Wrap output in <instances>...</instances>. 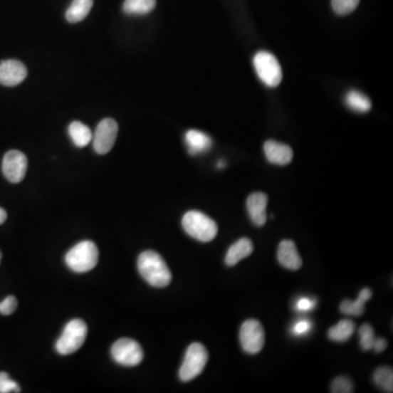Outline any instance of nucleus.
Wrapping results in <instances>:
<instances>
[{
	"mask_svg": "<svg viewBox=\"0 0 393 393\" xmlns=\"http://www.w3.org/2000/svg\"><path fill=\"white\" fill-rule=\"evenodd\" d=\"M138 270L145 281L154 288H167L172 273L161 255L153 251H143L138 258Z\"/></svg>",
	"mask_w": 393,
	"mask_h": 393,
	"instance_id": "nucleus-1",
	"label": "nucleus"
},
{
	"mask_svg": "<svg viewBox=\"0 0 393 393\" xmlns=\"http://www.w3.org/2000/svg\"><path fill=\"white\" fill-rule=\"evenodd\" d=\"M98 246L93 241H83L67 253L65 261L75 273H87L98 265Z\"/></svg>",
	"mask_w": 393,
	"mask_h": 393,
	"instance_id": "nucleus-2",
	"label": "nucleus"
},
{
	"mask_svg": "<svg viewBox=\"0 0 393 393\" xmlns=\"http://www.w3.org/2000/svg\"><path fill=\"white\" fill-rule=\"evenodd\" d=\"M182 224L190 237L202 243H209L218 235L216 223L199 211H189L186 213Z\"/></svg>",
	"mask_w": 393,
	"mask_h": 393,
	"instance_id": "nucleus-3",
	"label": "nucleus"
},
{
	"mask_svg": "<svg viewBox=\"0 0 393 393\" xmlns=\"http://www.w3.org/2000/svg\"><path fill=\"white\" fill-rule=\"evenodd\" d=\"M88 327L81 319H73L66 325L56 342V351L61 355H69L79 351L87 339Z\"/></svg>",
	"mask_w": 393,
	"mask_h": 393,
	"instance_id": "nucleus-4",
	"label": "nucleus"
},
{
	"mask_svg": "<svg viewBox=\"0 0 393 393\" xmlns=\"http://www.w3.org/2000/svg\"><path fill=\"white\" fill-rule=\"evenodd\" d=\"M208 351L204 345L198 342L190 344L178 372L179 379L184 382H192L196 377L199 376L208 363Z\"/></svg>",
	"mask_w": 393,
	"mask_h": 393,
	"instance_id": "nucleus-5",
	"label": "nucleus"
},
{
	"mask_svg": "<svg viewBox=\"0 0 393 393\" xmlns=\"http://www.w3.org/2000/svg\"><path fill=\"white\" fill-rule=\"evenodd\" d=\"M253 67L258 77L267 87H278L282 81L281 66L271 53L258 52L253 57Z\"/></svg>",
	"mask_w": 393,
	"mask_h": 393,
	"instance_id": "nucleus-6",
	"label": "nucleus"
},
{
	"mask_svg": "<svg viewBox=\"0 0 393 393\" xmlns=\"http://www.w3.org/2000/svg\"><path fill=\"white\" fill-rule=\"evenodd\" d=\"M110 353L116 363L127 367L139 365L143 360V351L140 344L128 337H122L115 342Z\"/></svg>",
	"mask_w": 393,
	"mask_h": 393,
	"instance_id": "nucleus-7",
	"label": "nucleus"
},
{
	"mask_svg": "<svg viewBox=\"0 0 393 393\" xmlns=\"http://www.w3.org/2000/svg\"><path fill=\"white\" fill-rule=\"evenodd\" d=\"M239 341L241 347L247 354H258L265 345V329L255 319L246 320L239 330Z\"/></svg>",
	"mask_w": 393,
	"mask_h": 393,
	"instance_id": "nucleus-8",
	"label": "nucleus"
},
{
	"mask_svg": "<svg viewBox=\"0 0 393 393\" xmlns=\"http://www.w3.org/2000/svg\"><path fill=\"white\" fill-rule=\"evenodd\" d=\"M118 125L112 118H105L96 127L94 132L93 147L98 154H106L112 150L117 139Z\"/></svg>",
	"mask_w": 393,
	"mask_h": 393,
	"instance_id": "nucleus-9",
	"label": "nucleus"
},
{
	"mask_svg": "<svg viewBox=\"0 0 393 393\" xmlns=\"http://www.w3.org/2000/svg\"><path fill=\"white\" fill-rule=\"evenodd\" d=\"M28 171V159L21 151L11 150L3 159V173L10 183H21Z\"/></svg>",
	"mask_w": 393,
	"mask_h": 393,
	"instance_id": "nucleus-10",
	"label": "nucleus"
},
{
	"mask_svg": "<svg viewBox=\"0 0 393 393\" xmlns=\"http://www.w3.org/2000/svg\"><path fill=\"white\" fill-rule=\"evenodd\" d=\"M26 75L28 70L21 61L9 59L0 63V85L16 87L24 81Z\"/></svg>",
	"mask_w": 393,
	"mask_h": 393,
	"instance_id": "nucleus-11",
	"label": "nucleus"
},
{
	"mask_svg": "<svg viewBox=\"0 0 393 393\" xmlns=\"http://www.w3.org/2000/svg\"><path fill=\"white\" fill-rule=\"evenodd\" d=\"M268 196L263 192H253L247 198V211L253 224L261 227L267 222Z\"/></svg>",
	"mask_w": 393,
	"mask_h": 393,
	"instance_id": "nucleus-12",
	"label": "nucleus"
},
{
	"mask_svg": "<svg viewBox=\"0 0 393 393\" xmlns=\"http://www.w3.org/2000/svg\"><path fill=\"white\" fill-rule=\"evenodd\" d=\"M278 260L282 267L293 271L300 269L303 266V260L298 253L296 245L290 239L282 241L278 245Z\"/></svg>",
	"mask_w": 393,
	"mask_h": 393,
	"instance_id": "nucleus-13",
	"label": "nucleus"
},
{
	"mask_svg": "<svg viewBox=\"0 0 393 393\" xmlns=\"http://www.w3.org/2000/svg\"><path fill=\"white\" fill-rule=\"evenodd\" d=\"M263 150H265L266 157L270 163L281 165V167L290 164L294 157L290 147L278 142V141H267L263 147Z\"/></svg>",
	"mask_w": 393,
	"mask_h": 393,
	"instance_id": "nucleus-14",
	"label": "nucleus"
},
{
	"mask_svg": "<svg viewBox=\"0 0 393 393\" xmlns=\"http://www.w3.org/2000/svg\"><path fill=\"white\" fill-rule=\"evenodd\" d=\"M253 241L249 239H241L233 243L227 251L225 256V263L229 267L237 265L241 260L249 257L253 253Z\"/></svg>",
	"mask_w": 393,
	"mask_h": 393,
	"instance_id": "nucleus-15",
	"label": "nucleus"
},
{
	"mask_svg": "<svg viewBox=\"0 0 393 393\" xmlns=\"http://www.w3.org/2000/svg\"><path fill=\"white\" fill-rule=\"evenodd\" d=\"M186 145L190 154L206 152L212 145V140L208 135L199 130H188L185 136Z\"/></svg>",
	"mask_w": 393,
	"mask_h": 393,
	"instance_id": "nucleus-16",
	"label": "nucleus"
},
{
	"mask_svg": "<svg viewBox=\"0 0 393 393\" xmlns=\"http://www.w3.org/2000/svg\"><path fill=\"white\" fill-rule=\"evenodd\" d=\"M372 298V292L370 288H364L360 290L357 300H343L340 305V310L342 314L349 315V316H362L365 311V304L367 300Z\"/></svg>",
	"mask_w": 393,
	"mask_h": 393,
	"instance_id": "nucleus-17",
	"label": "nucleus"
},
{
	"mask_svg": "<svg viewBox=\"0 0 393 393\" xmlns=\"http://www.w3.org/2000/svg\"><path fill=\"white\" fill-rule=\"evenodd\" d=\"M93 0H73L66 11V19L70 23H78L85 20L91 11Z\"/></svg>",
	"mask_w": 393,
	"mask_h": 393,
	"instance_id": "nucleus-18",
	"label": "nucleus"
},
{
	"mask_svg": "<svg viewBox=\"0 0 393 393\" xmlns=\"http://www.w3.org/2000/svg\"><path fill=\"white\" fill-rule=\"evenodd\" d=\"M68 132L73 145L78 147H87L93 138L91 129L81 122H71L69 125Z\"/></svg>",
	"mask_w": 393,
	"mask_h": 393,
	"instance_id": "nucleus-19",
	"label": "nucleus"
},
{
	"mask_svg": "<svg viewBox=\"0 0 393 393\" xmlns=\"http://www.w3.org/2000/svg\"><path fill=\"white\" fill-rule=\"evenodd\" d=\"M354 331L355 323L349 319H343L330 328V330L328 331V337L335 342H345L353 335Z\"/></svg>",
	"mask_w": 393,
	"mask_h": 393,
	"instance_id": "nucleus-20",
	"label": "nucleus"
},
{
	"mask_svg": "<svg viewBox=\"0 0 393 393\" xmlns=\"http://www.w3.org/2000/svg\"><path fill=\"white\" fill-rule=\"evenodd\" d=\"M155 5H157V0H125L122 9L125 14L141 16L152 11Z\"/></svg>",
	"mask_w": 393,
	"mask_h": 393,
	"instance_id": "nucleus-21",
	"label": "nucleus"
},
{
	"mask_svg": "<svg viewBox=\"0 0 393 393\" xmlns=\"http://www.w3.org/2000/svg\"><path fill=\"white\" fill-rule=\"evenodd\" d=\"M345 103L352 110L358 112H366L372 108V102L365 94L352 90L345 96Z\"/></svg>",
	"mask_w": 393,
	"mask_h": 393,
	"instance_id": "nucleus-22",
	"label": "nucleus"
},
{
	"mask_svg": "<svg viewBox=\"0 0 393 393\" xmlns=\"http://www.w3.org/2000/svg\"><path fill=\"white\" fill-rule=\"evenodd\" d=\"M374 382L382 388L384 392L393 391V372L392 368L382 366L374 372Z\"/></svg>",
	"mask_w": 393,
	"mask_h": 393,
	"instance_id": "nucleus-23",
	"label": "nucleus"
},
{
	"mask_svg": "<svg viewBox=\"0 0 393 393\" xmlns=\"http://www.w3.org/2000/svg\"><path fill=\"white\" fill-rule=\"evenodd\" d=\"M374 328L370 323H365L360 328V347L364 351H370L374 347Z\"/></svg>",
	"mask_w": 393,
	"mask_h": 393,
	"instance_id": "nucleus-24",
	"label": "nucleus"
},
{
	"mask_svg": "<svg viewBox=\"0 0 393 393\" xmlns=\"http://www.w3.org/2000/svg\"><path fill=\"white\" fill-rule=\"evenodd\" d=\"M360 0H331L333 11L340 16L351 14L357 8Z\"/></svg>",
	"mask_w": 393,
	"mask_h": 393,
	"instance_id": "nucleus-25",
	"label": "nucleus"
},
{
	"mask_svg": "<svg viewBox=\"0 0 393 393\" xmlns=\"http://www.w3.org/2000/svg\"><path fill=\"white\" fill-rule=\"evenodd\" d=\"M332 393H351L354 391V384L347 377H337L331 384Z\"/></svg>",
	"mask_w": 393,
	"mask_h": 393,
	"instance_id": "nucleus-26",
	"label": "nucleus"
},
{
	"mask_svg": "<svg viewBox=\"0 0 393 393\" xmlns=\"http://www.w3.org/2000/svg\"><path fill=\"white\" fill-rule=\"evenodd\" d=\"M21 388L5 372H0V393L20 392Z\"/></svg>",
	"mask_w": 393,
	"mask_h": 393,
	"instance_id": "nucleus-27",
	"label": "nucleus"
},
{
	"mask_svg": "<svg viewBox=\"0 0 393 393\" xmlns=\"http://www.w3.org/2000/svg\"><path fill=\"white\" fill-rule=\"evenodd\" d=\"M16 307H18V300L14 296L10 295L3 302H0V314L4 316H10L16 311Z\"/></svg>",
	"mask_w": 393,
	"mask_h": 393,
	"instance_id": "nucleus-28",
	"label": "nucleus"
},
{
	"mask_svg": "<svg viewBox=\"0 0 393 393\" xmlns=\"http://www.w3.org/2000/svg\"><path fill=\"white\" fill-rule=\"evenodd\" d=\"M311 323L308 320H300L293 327V332L296 335H305L310 330Z\"/></svg>",
	"mask_w": 393,
	"mask_h": 393,
	"instance_id": "nucleus-29",
	"label": "nucleus"
},
{
	"mask_svg": "<svg viewBox=\"0 0 393 393\" xmlns=\"http://www.w3.org/2000/svg\"><path fill=\"white\" fill-rule=\"evenodd\" d=\"M315 306V302L314 300H309V298H300V300H298V304H296V308L298 309V310H310V309L314 308Z\"/></svg>",
	"mask_w": 393,
	"mask_h": 393,
	"instance_id": "nucleus-30",
	"label": "nucleus"
},
{
	"mask_svg": "<svg viewBox=\"0 0 393 393\" xmlns=\"http://www.w3.org/2000/svg\"><path fill=\"white\" fill-rule=\"evenodd\" d=\"M387 347H388V342H387L386 339H384V337H378V339H377L376 337L372 349H374L377 353H382V352H384V350L387 349Z\"/></svg>",
	"mask_w": 393,
	"mask_h": 393,
	"instance_id": "nucleus-31",
	"label": "nucleus"
},
{
	"mask_svg": "<svg viewBox=\"0 0 393 393\" xmlns=\"http://www.w3.org/2000/svg\"><path fill=\"white\" fill-rule=\"evenodd\" d=\"M6 220H7V212H6L5 209L0 208V225L5 223Z\"/></svg>",
	"mask_w": 393,
	"mask_h": 393,
	"instance_id": "nucleus-32",
	"label": "nucleus"
},
{
	"mask_svg": "<svg viewBox=\"0 0 393 393\" xmlns=\"http://www.w3.org/2000/svg\"><path fill=\"white\" fill-rule=\"evenodd\" d=\"M225 167L224 162L221 161L220 163L218 164L219 169H222V167Z\"/></svg>",
	"mask_w": 393,
	"mask_h": 393,
	"instance_id": "nucleus-33",
	"label": "nucleus"
},
{
	"mask_svg": "<svg viewBox=\"0 0 393 393\" xmlns=\"http://www.w3.org/2000/svg\"><path fill=\"white\" fill-rule=\"evenodd\" d=\"M1 258H3V253L0 251V262H1Z\"/></svg>",
	"mask_w": 393,
	"mask_h": 393,
	"instance_id": "nucleus-34",
	"label": "nucleus"
}]
</instances>
